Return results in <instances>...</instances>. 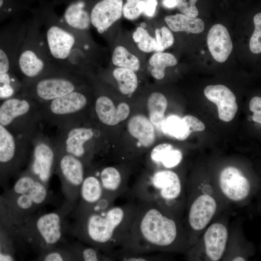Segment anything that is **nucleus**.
I'll return each instance as SVG.
<instances>
[{
	"mask_svg": "<svg viewBox=\"0 0 261 261\" xmlns=\"http://www.w3.org/2000/svg\"><path fill=\"white\" fill-rule=\"evenodd\" d=\"M136 209V202L133 199L101 212L76 205L72 211L74 221L69 225L68 232L82 243L113 257L123 245Z\"/></svg>",
	"mask_w": 261,
	"mask_h": 261,
	"instance_id": "obj_1",
	"label": "nucleus"
},
{
	"mask_svg": "<svg viewBox=\"0 0 261 261\" xmlns=\"http://www.w3.org/2000/svg\"><path fill=\"white\" fill-rule=\"evenodd\" d=\"M135 201L134 218L123 245L118 250L148 253L177 250L181 232L175 215L154 203Z\"/></svg>",
	"mask_w": 261,
	"mask_h": 261,
	"instance_id": "obj_2",
	"label": "nucleus"
},
{
	"mask_svg": "<svg viewBox=\"0 0 261 261\" xmlns=\"http://www.w3.org/2000/svg\"><path fill=\"white\" fill-rule=\"evenodd\" d=\"M74 208L65 200L57 210L26 218L20 226L18 241L29 245L38 255L58 246L68 231L66 219Z\"/></svg>",
	"mask_w": 261,
	"mask_h": 261,
	"instance_id": "obj_3",
	"label": "nucleus"
},
{
	"mask_svg": "<svg viewBox=\"0 0 261 261\" xmlns=\"http://www.w3.org/2000/svg\"><path fill=\"white\" fill-rule=\"evenodd\" d=\"M1 194L18 224L19 231L22 221L48 203L52 196L48 186L26 169L17 176L14 185Z\"/></svg>",
	"mask_w": 261,
	"mask_h": 261,
	"instance_id": "obj_4",
	"label": "nucleus"
},
{
	"mask_svg": "<svg viewBox=\"0 0 261 261\" xmlns=\"http://www.w3.org/2000/svg\"><path fill=\"white\" fill-rule=\"evenodd\" d=\"M40 105L29 97L18 93L0 103V124L16 136L30 141L40 130Z\"/></svg>",
	"mask_w": 261,
	"mask_h": 261,
	"instance_id": "obj_5",
	"label": "nucleus"
},
{
	"mask_svg": "<svg viewBox=\"0 0 261 261\" xmlns=\"http://www.w3.org/2000/svg\"><path fill=\"white\" fill-rule=\"evenodd\" d=\"M182 191L179 176L169 170L154 173L148 179L142 178L133 185L130 193L136 200L150 202L175 215V204Z\"/></svg>",
	"mask_w": 261,
	"mask_h": 261,
	"instance_id": "obj_6",
	"label": "nucleus"
},
{
	"mask_svg": "<svg viewBox=\"0 0 261 261\" xmlns=\"http://www.w3.org/2000/svg\"><path fill=\"white\" fill-rule=\"evenodd\" d=\"M30 142L16 136L0 124V187L9 188L10 180L16 178L27 165Z\"/></svg>",
	"mask_w": 261,
	"mask_h": 261,
	"instance_id": "obj_7",
	"label": "nucleus"
},
{
	"mask_svg": "<svg viewBox=\"0 0 261 261\" xmlns=\"http://www.w3.org/2000/svg\"><path fill=\"white\" fill-rule=\"evenodd\" d=\"M58 153L55 139L45 135L40 130L30 141V154L25 169L48 186L55 173Z\"/></svg>",
	"mask_w": 261,
	"mask_h": 261,
	"instance_id": "obj_8",
	"label": "nucleus"
},
{
	"mask_svg": "<svg viewBox=\"0 0 261 261\" xmlns=\"http://www.w3.org/2000/svg\"><path fill=\"white\" fill-rule=\"evenodd\" d=\"M86 96L73 91L50 101L40 103L42 122L58 129L71 125L72 117L83 111L88 104Z\"/></svg>",
	"mask_w": 261,
	"mask_h": 261,
	"instance_id": "obj_9",
	"label": "nucleus"
},
{
	"mask_svg": "<svg viewBox=\"0 0 261 261\" xmlns=\"http://www.w3.org/2000/svg\"><path fill=\"white\" fill-rule=\"evenodd\" d=\"M85 166L79 159L58 151L55 173L60 180L65 200L74 207L78 202L80 187L85 175Z\"/></svg>",
	"mask_w": 261,
	"mask_h": 261,
	"instance_id": "obj_10",
	"label": "nucleus"
},
{
	"mask_svg": "<svg viewBox=\"0 0 261 261\" xmlns=\"http://www.w3.org/2000/svg\"><path fill=\"white\" fill-rule=\"evenodd\" d=\"M75 90L74 83L60 74L48 73L37 79L25 82L20 93L39 103L45 102L65 95Z\"/></svg>",
	"mask_w": 261,
	"mask_h": 261,
	"instance_id": "obj_11",
	"label": "nucleus"
},
{
	"mask_svg": "<svg viewBox=\"0 0 261 261\" xmlns=\"http://www.w3.org/2000/svg\"><path fill=\"white\" fill-rule=\"evenodd\" d=\"M93 136L92 128L70 126L58 129L54 139L58 151L73 155L85 164L89 159L86 145Z\"/></svg>",
	"mask_w": 261,
	"mask_h": 261,
	"instance_id": "obj_12",
	"label": "nucleus"
},
{
	"mask_svg": "<svg viewBox=\"0 0 261 261\" xmlns=\"http://www.w3.org/2000/svg\"><path fill=\"white\" fill-rule=\"evenodd\" d=\"M219 186L225 196L234 202L245 200L251 190L249 180L239 169L233 166L226 167L221 171Z\"/></svg>",
	"mask_w": 261,
	"mask_h": 261,
	"instance_id": "obj_13",
	"label": "nucleus"
},
{
	"mask_svg": "<svg viewBox=\"0 0 261 261\" xmlns=\"http://www.w3.org/2000/svg\"><path fill=\"white\" fill-rule=\"evenodd\" d=\"M204 94L217 105L220 120L230 122L233 119L238 105L234 94L228 87L222 85H209L204 88Z\"/></svg>",
	"mask_w": 261,
	"mask_h": 261,
	"instance_id": "obj_14",
	"label": "nucleus"
},
{
	"mask_svg": "<svg viewBox=\"0 0 261 261\" xmlns=\"http://www.w3.org/2000/svg\"><path fill=\"white\" fill-rule=\"evenodd\" d=\"M122 0H101L92 7L90 14L91 23L102 33L122 14Z\"/></svg>",
	"mask_w": 261,
	"mask_h": 261,
	"instance_id": "obj_15",
	"label": "nucleus"
},
{
	"mask_svg": "<svg viewBox=\"0 0 261 261\" xmlns=\"http://www.w3.org/2000/svg\"><path fill=\"white\" fill-rule=\"evenodd\" d=\"M217 203L214 198L208 194L198 196L192 203L188 213V222L195 231L203 229L216 213Z\"/></svg>",
	"mask_w": 261,
	"mask_h": 261,
	"instance_id": "obj_16",
	"label": "nucleus"
},
{
	"mask_svg": "<svg viewBox=\"0 0 261 261\" xmlns=\"http://www.w3.org/2000/svg\"><path fill=\"white\" fill-rule=\"evenodd\" d=\"M228 238V230L223 224L216 222L208 228L203 235V242L205 253L209 260L218 261L221 258Z\"/></svg>",
	"mask_w": 261,
	"mask_h": 261,
	"instance_id": "obj_17",
	"label": "nucleus"
},
{
	"mask_svg": "<svg viewBox=\"0 0 261 261\" xmlns=\"http://www.w3.org/2000/svg\"><path fill=\"white\" fill-rule=\"evenodd\" d=\"M207 44L213 58L220 63L225 62L232 49V44L227 29L217 24L210 29L207 35Z\"/></svg>",
	"mask_w": 261,
	"mask_h": 261,
	"instance_id": "obj_18",
	"label": "nucleus"
},
{
	"mask_svg": "<svg viewBox=\"0 0 261 261\" xmlns=\"http://www.w3.org/2000/svg\"><path fill=\"white\" fill-rule=\"evenodd\" d=\"M95 109L100 121L110 126L115 125L125 120L130 112L127 103L121 102L116 107L112 101L106 96H101L97 99Z\"/></svg>",
	"mask_w": 261,
	"mask_h": 261,
	"instance_id": "obj_19",
	"label": "nucleus"
},
{
	"mask_svg": "<svg viewBox=\"0 0 261 261\" xmlns=\"http://www.w3.org/2000/svg\"><path fill=\"white\" fill-rule=\"evenodd\" d=\"M46 38L51 54L58 59H64L69 56L75 43L72 34L57 26H52L48 29Z\"/></svg>",
	"mask_w": 261,
	"mask_h": 261,
	"instance_id": "obj_20",
	"label": "nucleus"
},
{
	"mask_svg": "<svg viewBox=\"0 0 261 261\" xmlns=\"http://www.w3.org/2000/svg\"><path fill=\"white\" fill-rule=\"evenodd\" d=\"M101 181L103 195L116 200L128 189L127 180L118 169L115 167L104 168L101 172H96Z\"/></svg>",
	"mask_w": 261,
	"mask_h": 261,
	"instance_id": "obj_21",
	"label": "nucleus"
},
{
	"mask_svg": "<svg viewBox=\"0 0 261 261\" xmlns=\"http://www.w3.org/2000/svg\"><path fill=\"white\" fill-rule=\"evenodd\" d=\"M128 129L130 135L137 139L140 146L147 148L154 144V127L145 116L137 115L132 116L128 122Z\"/></svg>",
	"mask_w": 261,
	"mask_h": 261,
	"instance_id": "obj_22",
	"label": "nucleus"
},
{
	"mask_svg": "<svg viewBox=\"0 0 261 261\" xmlns=\"http://www.w3.org/2000/svg\"><path fill=\"white\" fill-rule=\"evenodd\" d=\"M103 190L96 174L85 173L81 184L79 199L76 205L81 206H91L97 203L103 196Z\"/></svg>",
	"mask_w": 261,
	"mask_h": 261,
	"instance_id": "obj_23",
	"label": "nucleus"
},
{
	"mask_svg": "<svg viewBox=\"0 0 261 261\" xmlns=\"http://www.w3.org/2000/svg\"><path fill=\"white\" fill-rule=\"evenodd\" d=\"M18 67L27 79L25 82L37 79L48 73L45 71L44 62L31 50H26L20 55Z\"/></svg>",
	"mask_w": 261,
	"mask_h": 261,
	"instance_id": "obj_24",
	"label": "nucleus"
},
{
	"mask_svg": "<svg viewBox=\"0 0 261 261\" xmlns=\"http://www.w3.org/2000/svg\"><path fill=\"white\" fill-rule=\"evenodd\" d=\"M164 20L170 29L174 32L185 31L188 33L198 34L204 29V23L202 19L182 14L166 16Z\"/></svg>",
	"mask_w": 261,
	"mask_h": 261,
	"instance_id": "obj_25",
	"label": "nucleus"
},
{
	"mask_svg": "<svg viewBox=\"0 0 261 261\" xmlns=\"http://www.w3.org/2000/svg\"><path fill=\"white\" fill-rule=\"evenodd\" d=\"M64 19L71 27L81 30L88 28L91 23L90 14L86 9L83 0L71 3L66 8Z\"/></svg>",
	"mask_w": 261,
	"mask_h": 261,
	"instance_id": "obj_26",
	"label": "nucleus"
},
{
	"mask_svg": "<svg viewBox=\"0 0 261 261\" xmlns=\"http://www.w3.org/2000/svg\"><path fill=\"white\" fill-rule=\"evenodd\" d=\"M182 157V154L179 150L174 149L171 145L167 143L156 146L150 154L152 161L161 164L166 168L176 166L181 161Z\"/></svg>",
	"mask_w": 261,
	"mask_h": 261,
	"instance_id": "obj_27",
	"label": "nucleus"
},
{
	"mask_svg": "<svg viewBox=\"0 0 261 261\" xmlns=\"http://www.w3.org/2000/svg\"><path fill=\"white\" fill-rule=\"evenodd\" d=\"M167 106V100L164 95L154 92L147 100V108L150 122L159 130H161L162 125L165 119V112Z\"/></svg>",
	"mask_w": 261,
	"mask_h": 261,
	"instance_id": "obj_28",
	"label": "nucleus"
},
{
	"mask_svg": "<svg viewBox=\"0 0 261 261\" xmlns=\"http://www.w3.org/2000/svg\"><path fill=\"white\" fill-rule=\"evenodd\" d=\"M68 246L72 254L74 261H112L114 259L104 254L97 248L82 243H75Z\"/></svg>",
	"mask_w": 261,
	"mask_h": 261,
	"instance_id": "obj_29",
	"label": "nucleus"
},
{
	"mask_svg": "<svg viewBox=\"0 0 261 261\" xmlns=\"http://www.w3.org/2000/svg\"><path fill=\"white\" fill-rule=\"evenodd\" d=\"M118 85L120 91L123 94L134 92L138 87V78L135 72L125 68H117L113 72Z\"/></svg>",
	"mask_w": 261,
	"mask_h": 261,
	"instance_id": "obj_30",
	"label": "nucleus"
},
{
	"mask_svg": "<svg viewBox=\"0 0 261 261\" xmlns=\"http://www.w3.org/2000/svg\"><path fill=\"white\" fill-rule=\"evenodd\" d=\"M177 61L174 55L164 52H157L149 59V64L152 67L151 73L156 79H162L165 75L166 67L174 66Z\"/></svg>",
	"mask_w": 261,
	"mask_h": 261,
	"instance_id": "obj_31",
	"label": "nucleus"
},
{
	"mask_svg": "<svg viewBox=\"0 0 261 261\" xmlns=\"http://www.w3.org/2000/svg\"><path fill=\"white\" fill-rule=\"evenodd\" d=\"M112 59L115 65L129 69L134 72H137L140 68L139 58L122 46L119 45L115 48Z\"/></svg>",
	"mask_w": 261,
	"mask_h": 261,
	"instance_id": "obj_32",
	"label": "nucleus"
},
{
	"mask_svg": "<svg viewBox=\"0 0 261 261\" xmlns=\"http://www.w3.org/2000/svg\"><path fill=\"white\" fill-rule=\"evenodd\" d=\"M16 243L0 222V261H12L16 259Z\"/></svg>",
	"mask_w": 261,
	"mask_h": 261,
	"instance_id": "obj_33",
	"label": "nucleus"
},
{
	"mask_svg": "<svg viewBox=\"0 0 261 261\" xmlns=\"http://www.w3.org/2000/svg\"><path fill=\"white\" fill-rule=\"evenodd\" d=\"M161 131L180 141L185 140L188 137L182 119L175 115L165 118L162 125Z\"/></svg>",
	"mask_w": 261,
	"mask_h": 261,
	"instance_id": "obj_34",
	"label": "nucleus"
},
{
	"mask_svg": "<svg viewBox=\"0 0 261 261\" xmlns=\"http://www.w3.org/2000/svg\"><path fill=\"white\" fill-rule=\"evenodd\" d=\"M21 86L13 73L0 74V100H5L18 94Z\"/></svg>",
	"mask_w": 261,
	"mask_h": 261,
	"instance_id": "obj_35",
	"label": "nucleus"
},
{
	"mask_svg": "<svg viewBox=\"0 0 261 261\" xmlns=\"http://www.w3.org/2000/svg\"><path fill=\"white\" fill-rule=\"evenodd\" d=\"M132 38L138 48L145 53L154 51L157 47L156 39L142 27L137 28L132 34Z\"/></svg>",
	"mask_w": 261,
	"mask_h": 261,
	"instance_id": "obj_36",
	"label": "nucleus"
},
{
	"mask_svg": "<svg viewBox=\"0 0 261 261\" xmlns=\"http://www.w3.org/2000/svg\"><path fill=\"white\" fill-rule=\"evenodd\" d=\"M38 261H74L72 254L68 246L55 247L40 255L37 258Z\"/></svg>",
	"mask_w": 261,
	"mask_h": 261,
	"instance_id": "obj_37",
	"label": "nucleus"
},
{
	"mask_svg": "<svg viewBox=\"0 0 261 261\" xmlns=\"http://www.w3.org/2000/svg\"><path fill=\"white\" fill-rule=\"evenodd\" d=\"M157 47L155 51L161 52L172 46L174 42V35L167 27H163L160 29L155 30Z\"/></svg>",
	"mask_w": 261,
	"mask_h": 261,
	"instance_id": "obj_38",
	"label": "nucleus"
},
{
	"mask_svg": "<svg viewBox=\"0 0 261 261\" xmlns=\"http://www.w3.org/2000/svg\"><path fill=\"white\" fill-rule=\"evenodd\" d=\"M144 10V1L142 0H126L123 5L122 13L129 20L138 18Z\"/></svg>",
	"mask_w": 261,
	"mask_h": 261,
	"instance_id": "obj_39",
	"label": "nucleus"
},
{
	"mask_svg": "<svg viewBox=\"0 0 261 261\" xmlns=\"http://www.w3.org/2000/svg\"><path fill=\"white\" fill-rule=\"evenodd\" d=\"M255 29L249 42V48L254 54L261 52V13L257 14L254 17Z\"/></svg>",
	"mask_w": 261,
	"mask_h": 261,
	"instance_id": "obj_40",
	"label": "nucleus"
},
{
	"mask_svg": "<svg viewBox=\"0 0 261 261\" xmlns=\"http://www.w3.org/2000/svg\"><path fill=\"white\" fill-rule=\"evenodd\" d=\"M26 5L25 0H0V19Z\"/></svg>",
	"mask_w": 261,
	"mask_h": 261,
	"instance_id": "obj_41",
	"label": "nucleus"
},
{
	"mask_svg": "<svg viewBox=\"0 0 261 261\" xmlns=\"http://www.w3.org/2000/svg\"><path fill=\"white\" fill-rule=\"evenodd\" d=\"M182 120L185 125L188 137L192 132L202 131L205 129L204 124L194 116L187 115L183 117Z\"/></svg>",
	"mask_w": 261,
	"mask_h": 261,
	"instance_id": "obj_42",
	"label": "nucleus"
},
{
	"mask_svg": "<svg viewBox=\"0 0 261 261\" xmlns=\"http://www.w3.org/2000/svg\"><path fill=\"white\" fill-rule=\"evenodd\" d=\"M197 0H176V6L183 14L190 17H197L199 12L195 6Z\"/></svg>",
	"mask_w": 261,
	"mask_h": 261,
	"instance_id": "obj_43",
	"label": "nucleus"
},
{
	"mask_svg": "<svg viewBox=\"0 0 261 261\" xmlns=\"http://www.w3.org/2000/svg\"><path fill=\"white\" fill-rule=\"evenodd\" d=\"M157 5V1L156 0H146L144 1L143 12L149 16H152L155 12Z\"/></svg>",
	"mask_w": 261,
	"mask_h": 261,
	"instance_id": "obj_44",
	"label": "nucleus"
},
{
	"mask_svg": "<svg viewBox=\"0 0 261 261\" xmlns=\"http://www.w3.org/2000/svg\"><path fill=\"white\" fill-rule=\"evenodd\" d=\"M249 109L254 113L261 112V98L256 96L251 99L249 102Z\"/></svg>",
	"mask_w": 261,
	"mask_h": 261,
	"instance_id": "obj_45",
	"label": "nucleus"
},
{
	"mask_svg": "<svg viewBox=\"0 0 261 261\" xmlns=\"http://www.w3.org/2000/svg\"><path fill=\"white\" fill-rule=\"evenodd\" d=\"M164 4L168 8H172L176 6V0H164Z\"/></svg>",
	"mask_w": 261,
	"mask_h": 261,
	"instance_id": "obj_46",
	"label": "nucleus"
},
{
	"mask_svg": "<svg viewBox=\"0 0 261 261\" xmlns=\"http://www.w3.org/2000/svg\"><path fill=\"white\" fill-rule=\"evenodd\" d=\"M252 120L256 122L261 123V112L254 113L252 116Z\"/></svg>",
	"mask_w": 261,
	"mask_h": 261,
	"instance_id": "obj_47",
	"label": "nucleus"
},
{
	"mask_svg": "<svg viewBox=\"0 0 261 261\" xmlns=\"http://www.w3.org/2000/svg\"><path fill=\"white\" fill-rule=\"evenodd\" d=\"M232 261H245V259L244 258H243L242 257L238 256V257H236L233 258Z\"/></svg>",
	"mask_w": 261,
	"mask_h": 261,
	"instance_id": "obj_48",
	"label": "nucleus"
},
{
	"mask_svg": "<svg viewBox=\"0 0 261 261\" xmlns=\"http://www.w3.org/2000/svg\"><path fill=\"white\" fill-rule=\"evenodd\" d=\"M201 53L202 55H204L205 53V52L203 50H202Z\"/></svg>",
	"mask_w": 261,
	"mask_h": 261,
	"instance_id": "obj_49",
	"label": "nucleus"
}]
</instances>
